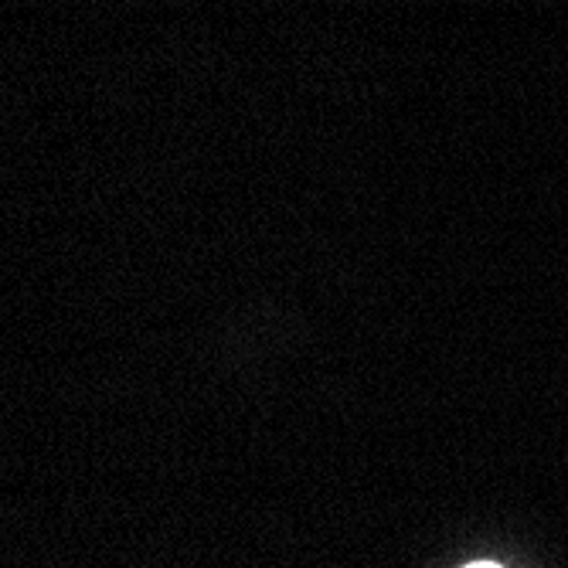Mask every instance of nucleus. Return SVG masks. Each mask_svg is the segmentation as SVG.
I'll use <instances>...</instances> for the list:
<instances>
[{"label": "nucleus", "instance_id": "obj_1", "mask_svg": "<svg viewBox=\"0 0 568 568\" xmlns=\"http://www.w3.org/2000/svg\"><path fill=\"white\" fill-rule=\"evenodd\" d=\"M470 568H500V565H487V561H477V565H470Z\"/></svg>", "mask_w": 568, "mask_h": 568}]
</instances>
